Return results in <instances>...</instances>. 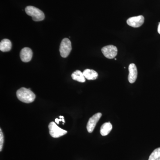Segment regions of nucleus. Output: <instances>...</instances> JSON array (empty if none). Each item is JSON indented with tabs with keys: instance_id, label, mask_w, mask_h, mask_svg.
<instances>
[{
	"instance_id": "f257e3e1",
	"label": "nucleus",
	"mask_w": 160,
	"mask_h": 160,
	"mask_svg": "<svg viewBox=\"0 0 160 160\" xmlns=\"http://www.w3.org/2000/svg\"><path fill=\"white\" fill-rule=\"evenodd\" d=\"M16 94L18 100L24 103L32 102L36 98L35 94L30 89H26L24 87L19 89Z\"/></svg>"
},
{
	"instance_id": "f03ea898",
	"label": "nucleus",
	"mask_w": 160,
	"mask_h": 160,
	"mask_svg": "<svg viewBox=\"0 0 160 160\" xmlns=\"http://www.w3.org/2000/svg\"><path fill=\"white\" fill-rule=\"evenodd\" d=\"M26 13L32 18L35 22L43 21L45 19V14L42 10L32 6H28L25 9Z\"/></svg>"
},
{
	"instance_id": "7ed1b4c3",
	"label": "nucleus",
	"mask_w": 160,
	"mask_h": 160,
	"mask_svg": "<svg viewBox=\"0 0 160 160\" xmlns=\"http://www.w3.org/2000/svg\"><path fill=\"white\" fill-rule=\"evenodd\" d=\"M49 132L52 137L58 138L67 133V131L61 129L54 122H52L49 125Z\"/></svg>"
},
{
	"instance_id": "20e7f679",
	"label": "nucleus",
	"mask_w": 160,
	"mask_h": 160,
	"mask_svg": "<svg viewBox=\"0 0 160 160\" xmlns=\"http://www.w3.org/2000/svg\"><path fill=\"white\" fill-rule=\"evenodd\" d=\"M72 50L71 42L70 40L67 38L63 39L61 43L60 52L62 58H67L70 54Z\"/></svg>"
},
{
	"instance_id": "39448f33",
	"label": "nucleus",
	"mask_w": 160,
	"mask_h": 160,
	"mask_svg": "<svg viewBox=\"0 0 160 160\" xmlns=\"http://www.w3.org/2000/svg\"><path fill=\"white\" fill-rule=\"evenodd\" d=\"M102 51L105 57L111 59L114 58L117 55L118 50L115 46L109 45L103 47Z\"/></svg>"
},
{
	"instance_id": "423d86ee",
	"label": "nucleus",
	"mask_w": 160,
	"mask_h": 160,
	"mask_svg": "<svg viewBox=\"0 0 160 160\" xmlns=\"http://www.w3.org/2000/svg\"><path fill=\"white\" fill-rule=\"evenodd\" d=\"M145 18L142 15L129 18L127 20V23L129 26L133 28H138L144 24Z\"/></svg>"
},
{
	"instance_id": "0eeeda50",
	"label": "nucleus",
	"mask_w": 160,
	"mask_h": 160,
	"mask_svg": "<svg viewBox=\"0 0 160 160\" xmlns=\"http://www.w3.org/2000/svg\"><path fill=\"white\" fill-rule=\"evenodd\" d=\"M102 114L100 112L96 113L89 118L87 125V129L88 132L91 133L94 130L95 127L100 119L102 117Z\"/></svg>"
},
{
	"instance_id": "6e6552de",
	"label": "nucleus",
	"mask_w": 160,
	"mask_h": 160,
	"mask_svg": "<svg viewBox=\"0 0 160 160\" xmlns=\"http://www.w3.org/2000/svg\"><path fill=\"white\" fill-rule=\"evenodd\" d=\"M20 58L24 62H30L32 57V51L30 48L25 47L20 52Z\"/></svg>"
},
{
	"instance_id": "1a4fd4ad",
	"label": "nucleus",
	"mask_w": 160,
	"mask_h": 160,
	"mask_svg": "<svg viewBox=\"0 0 160 160\" xmlns=\"http://www.w3.org/2000/svg\"><path fill=\"white\" fill-rule=\"evenodd\" d=\"M129 74L128 76V80L129 83H134L136 81L138 77V70L135 64L132 63L129 66Z\"/></svg>"
},
{
	"instance_id": "9d476101",
	"label": "nucleus",
	"mask_w": 160,
	"mask_h": 160,
	"mask_svg": "<svg viewBox=\"0 0 160 160\" xmlns=\"http://www.w3.org/2000/svg\"><path fill=\"white\" fill-rule=\"evenodd\" d=\"M11 41L7 39H4L0 43V50L3 52H7L10 51L12 48Z\"/></svg>"
},
{
	"instance_id": "9b49d317",
	"label": "nucleus",
	"mask_w": 160,
	"mask_h": 160,
	"mask_svg": "<svg viewBox=\"0 0 160 160\" xmlns=\"http://www.w3.org/2000/svg\"><path fill=\"white\" fill-rule=\"evenodd\" d=\"M83 73L85 78L88 80H96L98 76V72L92 69H85Z\"/></svg>"
},
{
	"instance_id": "f8f14e48",
	"label": "nucleus",
	"mask_w": 160,
	"mask_h": 160,
	"mask_svg": "<svg viewBox=\"0 0 160 160\" xmlns=\"http://www.w3.org/2000/svg\"><path fill=\"white\" fill-rule=\"evenodd\" d=\"M112 126L110 122H106L103 124L100 129V133L103 136L107 135L112 129Z\"/></svg>"
},
{
	"instance_id": "ddd939ff",
	"label": "nucleus",
	"mask_w": 160,
	"mask_h": 160,
	"mask_svg": "<svg viewBox=\"0 0 160 160\" xmlns=\"http://www.w3.org/2000/svg\"><path fill=\"white\" fill-rule=\"evenodd\" d=\"M72 79L77 81L79 82H85L86 78L84 76L82 72L80 70H76L72 73L71 75Z\"/></svg>"
},
{
	"instance_id": "4468645a",
	"label": "nucleus",
	"mask_w": 160,
	"mask_h": 160,
	"mask_svg": "<svg viewBox=\"0 0 160 160\" xmlns=\"http://www.w3.org/2000/svg\"><path fill=\"white\" fill-rule=\"evenodd\" d=\"M149 160H160V147L155 149L152 152Z\"/></svg>"
},
{
	"instance_id": "2eb2a0df",
	"label": "nucleus",
	"mask_w": 160,
	"mask_h": 160,
	"mask_svg": "<svg viewBox=\"0 0 160 160\" xmlns=\"http://www.w3.org/2000/svg\"><path fill=\"white\" fill-rule=\"evenodd\" d=\"M4 138L3 132H2V129H0V151H2L3 144H4Z\"/></svg>"
},
{
	"instance_id": "dca6fc26",
	"label": "nucleus",
	"mask_w": 160,
	"mask_h": 160,
	"mask_svg": "<svg viewBox=\"0 0 160 160\" xmlns=\"http://www.w3.org/2000/svg\"><path fill=\"white\" fill-rule=\"evenodd\" d=\"M158 31L160 34V22L159 23L158 26Z\"/></svg>"
},
{
	"instance_id": "f3484780",
	"label": "nucleus",
	"mask_w": 160,
	"mask_h": 160,
	"mask_svg": "<svg viewBox=\"0 0 160 160\" xmlns=\"http://www.w3.org/2000/svg\"><path fill=\"white\" fill-rule=\"evenodd\" d=\"M55 122L57 123L58 124H59V119L58 118H56L55 120Z\"/></svg>"
},
{
	"instance_id": "a211bd4d",
	"label": "nucleus",
	"mask_w": 160,
	"mask_h": 160,
	"mask_svg": "<svg viewBox=\"0 0 160 160\" xmlns=\"http://www.w3.org/2000/svg\"><path fill=\"white\" fill-rule=\"evenodd\" d=\"M59 118H62V119L64 118V117L62 116H60L59 117Z\"/></svg>"
},
{
	"instance_id": "6ab92c4d",
	"label": "nucleus",
	"mask_w": 160,
	"mask_h": 160,
	"mask_svg": "<svg viewBox=\"0 0 160 160\" xmlns=\"http://www.w3.org/2000/svg\"><path fill=\"white\" fill-rule=\"evenodd\" d=\"M62 122L64 123L65 122V120H64V118L63 119H62Z\"/></svg>"
}]
</instances>
